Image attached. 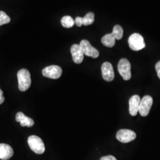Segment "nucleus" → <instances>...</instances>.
<instances>
[{
  "label": "nucleus",
  "mask_w": 160,
  "mask_h": 160,
  "mask_svg": "<svg viewBox=\"0 0 160 160\" xmlns=\"http://www.w3.org/2000/svg\"><path fill=\"white\" fill-rule=\"evenodd\" d=\"M75 24L78 26L81 27L82 25V17H77L75 18L74 20Z\"/></svg>",
  "instance_id": "obj_19"
},
{
  "label": "nucleus",
  "mask_w": 160,
  "mask_h": 160,
  "mask_svg": "<svg viewBox=\"0 0 160 160\" xmlns=\"http://www.w3.org/2000/svg\"><path fill=\"white\" fill-rule=\"evenodd\" d=\"M62 74V69L58 65H51L47 67L42 70V74L47 78L51 79H58Z\"/></svg>",
  "instance_id": "obj_5"
},
{
  "label": "nucleus",
  "mask_w": 160,
  "mask_h": 160,
  "mask_svg": "<svg viewBox=\"0 0 160 160\" xmlns=\"http://www.w3.org/2000/svg\"><path fill=\"white\" fill-rule=\"evenodd\" d=\"M111 33L113 34L116 40H120L123 38V30L120 25H116L114 26Z\"/></svg>",
  "instance_id": "obj_16"
},
{
  "label": "nucleus",
  "mask_w": 160,
  "mask_h": 160,
  "mask_svg": "<svg viewBox=\"0 0 160 160\" xmlns=\"http://www.w3.org/2000/svg\"><path fill=\"white\" fill-rule=\"evenodd\" d=\"M28 144L30 149L38 154H42L45 151V144L40 138L32 135L28 138Z\"/></svg>",
  "instance_id": "obj_2"
},
{
  "label": "nucleus",
  "mask_w": 160,
  "mask_h": 160,
  "mask_svg": "<svg viewBox=\"0 0 160 160\" xmlns=\"http://www.w3.org/2000/svg\"><path fill=\"white\" fill-rule=\"evenodd\" d=\"M116 42V39L112 33L106 34L104 36L102 39V43L104 46L112 48L114 46Z\"/></svg>",
  "instance_id": "obj_14"
},
{
  "label": "nucleus",
  "mask_w": 160,
  "mask_h": 160,
  "mask_svg": "<svg viewBox=\"0 0 160 160\" xmlns=\"http://www.w3.org/2000/svg\"><path fill=\"white\" fill-rule=\"evenodd\" d=\"M94 14L93 12H88L84 17L82 18V25L88 26L92 24L94 22Z\"/></svg>",
  "instance_id": "obj_17"
},
{
  "label": "nucleus",
  "mask_w": 160,
  "mask_h": 160,
  "mask_svg": "<svg viewBox=\"0 0 160 160\" xmlns=\"http://www.w3.org/2000/svg\"><path fill=\"white\" fill-rule=\"evenodd\" d=\"M118 71L123 79L125 81L131 78V65L126 58L121 59L118 65Z\"/></svg>",
  "instance_id": "obj_3"
},
{
  "label": "nucleus",
  "mask_w": 160,
  "mask_h": 160,
  "mask_svg": "<svg viewBox=\"0 0 160 160\" xmlns=\"http://www.w3.org/2000/svg\"><path fill=\"white\" fill-rule=\"evenodd\" d=\"M72 59L75 63H81L84 59V53L80 45L74 44L71 48Z\"/></svg>",
  "instance_id": "obj_10"
},
{
  "label": "nucleus",
  "mask_w": 160,
  "mask_h": 160,
  "mask_svg": "<svg viewBox=\"0 0 160 160\" xmlns=\"http://www.w3.org/2000/svg\"><path fill=\"white\" fill-rule=\"evenodd\" d=\"M129 46L134 51H141L145 47L143 38L139 33H133L129 38Z\"/></svg>",
  "instance_id": "obj_4"
},
{
  "label": "nucleus",
  "mask_w": 160,
  "mask_h": 160,
  "mask_svg": "<svg viewBox=\"0 0 160 160\" xmlns=\"http://www.w3.org/2000/svg\"><path fill=\"white\" fill-rule=\"evenodd\" d=\"M100 160H118L114 157L112 155H108V156H104L100 158Z\"/></svg>",
  "instance_id": "obj_20"
},
{
  "label": "nucleus",
  "mask_w": 160,
  "mask_h": 160,
  "mask_svg": "<svg viewBox=\"0 0 160 160\" xmlns=\"http://www.w3.org/2000/svg\"><path fill=\"white\" fill-rule=\"evenodd\" d=\"M80 46L83 51L84 54L92 58H97L99 56V52L97 49L92 46L90 43L87 40H82L81 41Z\"/></svg>",
  "instance_id": "obj_7"
},
{
  "label": "nucleus",
  "mask_w": 160,
  "mask_h": 160,
  "mask_svg": "<svg viewBox=\"0 0 160 160\" xmlns=\"http://www.w3.org/2000/svg\"><path fill=\"white\" fill-rule=\"evenodd\" d=\"M102 72L103 79L106 81H112L114 78V71L113 66L108 62H105L102 66Z\"/></svg>",
  "instance_id": "obj_9"
},
{
  "label": "nucleus",
  "mask_w": 160,
  "mask_h": 160,
  "mask_svg": "<svg viewBox=\"0 0 160 160\" xmlns=\"http://www.w3.org/2000/svg\"><path fill=\"white\" fill-rule=\"evenodd\" d=\"M155 69H156V71L157 72L158 77H159V78L160 79V61L158 62L157 63H156Z\"/></svg>",
  "instance_id": "obj_21"
},
{
  "label": "nucleus",
  "mask_w": 160,
  "mask_h": 160,
  "mask_svg": "<svg viewBox=\"0 0 160 160\" xmlns=\"http://www.w3.org/2000/svg\"><path fill=\"white\" fill-rule=\"evenodd\" d=\"M137 135L135 132L129 129H120L117 132L116 138L122 143H128L135 140Z\"/></svg>",
  "instance_id": "obj_6"
},
{
  "label": "nucleus",
  "mask_w": 160,
  "mask_h": 160,
  "mask_svg": "<svg viewBox=\"0 0 160 160\" xmlns=\"http://www.w3.org/2000/svg\"><path fill=\"white\" fill-rule=\"evenodd\" d=\"M4 100H5V98L4 96L3 92L0 89V104L3 103V102H4Z\"/></svg>",
  "instance_id": "obj_22"
},
{
  "label": "nucleus",
  "mask_w": 160,
  "mask_h": 160,
  "mask_svg": "<svg viewBox=\"0 0 160 160\" xmlns=\"http://www.w3.org/2000/svg\"><path fill=\"white\" fill-rule=\"evenodd\" d=\"M10 18L6 14V12L0 11V26L10 22Z\"/></svg>",
  "instance_id": "obj_18"
},
{
  "label": "nucleus",
  "mask_w": 160,
  "mask_h": 160,
  "mask_svg": "<svg viewBox=\"0 0 160 160\" xmlns=\"http://www.w3.org/2000/svg\"><path fill=\"white\" fill-rule=\"evenodd\" d=\"M18 88L21 92H26L31 86V76L26 69H22L17 72Z\"/></svg>",
  "instance_id": "obj_1"
},
{
  "label": "nucleus",
  "mask_w": 160,
  "mask_h": 160,
  "mask_svg": "<svg viewBox=\"0 0 160 160\" xmlns=\"http://www.w3.org/2000/svg\"><path fill=\"white\" fill-rule=\"evenodd\" d=\"M141 98L138 95L132 96L129 100V113L132 116H135L139 112L141 103Z\"/></svg>",
  "instance_id": "obj_11"
},
{
  "label": "nucleus",
  "mask_w": 160,
  "mask_h": 160,
  "mask_svg": "<svg viewBox=\"0 0 160 160\" xmlns=\"http://www.w3.org/2000/svg\"><path fill=\"white\" fill-rule=\"evenodd\" d=\"M14 154L12 147L6 143H0V159L8 160L10 159Z\"/></svg>",
  "instance_id": "obj_12"
},
{
  "label": "nucleus",
  "mask_w": 160,
  "mask_h": 160,
  "mask_svg": "<svg viewBox=\"0 0 160 160\" xmlns=\"http://www.w3.org/2000/svg\"><path fill=\"white\" fill-rule=\"evenodd\" d=\"M16 120L18 122L20 123V125L22 126H27L28 128H30L34 125V121L31 119L26 116L25 114L22 112H18L16 116Z\"/></svg>",
  "instance_id": "obj_13"
},
{
  "label": "nucleus",
  "mask_w": 160,
  "mask_h": 160,
  "mask_svg": "<svg viewBox=\"0 0 160 160\" xmlns=\"http://www.w3.org/2000/svg\"><path fill=\"white\" fill-rule=\"evenodd\" d=\"M153 104V99L150 96H145L141 100L139 112L142 116H147Z\"/></svg>",
  "instance_id": "obj_8"
},
{
  "label": "nucleus",
  "mask_w": 160,
  "mask_h": 160,
  "mask_svg": "<svg viewBox=\"0 0 160 160\" xmlns=\"http://www.w3.org/2000/svg\"><path fill=\"white\" fill-rule=\"evenodd\" d=\"M61 24L65 28H71L75 24L74 20L69 16H66L61 19Z\"/></svg>",
  "instance_id": "obj_15"
}]
</instances>
